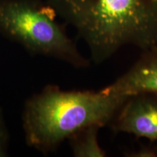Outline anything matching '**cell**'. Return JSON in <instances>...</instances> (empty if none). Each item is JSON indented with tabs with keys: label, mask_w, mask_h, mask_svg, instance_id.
I'll list each match as a JSON object with an SVG mask.
<instances>
[{
	"label": "cell",
	"mask_w": 157,
	"mask_h": 157,
	"mask_svg": "<svg viewBox=\"0 0 157 157\" xmlns=\"http://www.w3.org/2000/svg\"><path fill=\"white\" fill-rule=\"evenodd\" d=\"M89 48L93 61L105 62L120 49L157 48V0H47Z\"/></svg>",
	"instance_id": "6da1fadb"
},
{
	"label": "cell",
	"mask_w": 157,
	"mask_h": 157,
	"mask_svg": "<svg viewBox=\"0 0 157 157\" xmlns=\"http://www.w3.org/2000/svg\"><path fill=\"white\" fill-rule=\"evenodd\" d=\"M129 97L99 91H63L47 85L28 98L22 112L27 146L44 155L55 151L63 141L80 129L103 127Z\"/></svg>",
	"instance_id": "7a4b0ae2"
},
{
	"label": "cell",
	"mask_w": 157,
	"mask_h": 157,
	"mask_svg": "<svg viewBox=\"0 0 157 157\" xmlns=\"http://www.w3.org/2000/svg\"><path fill=\"white\" fill-rule=\"evenodd\" d=\"M56 13L42 0H0V34L34 56L86 68L90 62L57 22Z\"/></svg>",
	"instance_id": "3957f363"
},
{
	"label": "cell",
	"mask_w": 157,
	"mask_h": 157,
	"mask_svg": "<svg viewBox=\"0 0 157 157\" xmlns=\"http://www.w3.org/2000/svg\"><path fill=\"white\" fill-rule=\"evenodd\" d=\"M121 108L116 123L117 131L157 140V99L135 95L127 98Z\"/></svg>",
	"instance_id": "277c9868"
},
{
	"label": "cell",
	"mask_w": 157,
	"mask_h": 157,
	"mask_svg": "<svg viewBox=\"0 0 157 157\" xmlns=\"http://www.w3.org/2000/svg\"><path fill=\"white\" fill-rule=\"evenodd\" d=\"M105 90L125 97L139 94L157 95V48L148 51V56Z\"/></svg>",
	"instance_id": "5b68a950"
},
{
	"label": "cell",
	"mask_w": 157,
	"mask_h": 157,
	"mask_svg": "<svg viewBox=\"0 0 157 157\" xmlns=\"http://www.w3.org/2000/svg\"><path fill=\"white\" fill-rule=\"evenodd\" d=\"M101 127L92 125L80 129L68 140L74 156L104 157L105 152L98 143V132Z\"/></svg>",
	"instance_id": "8992f818"
},
{
	"label": "cell",
	"mask_w": 157,
	"mask_h": 157,
	"mask_svg": "<svg viewBox=\"0 0 157 157\" xmlns=\"http://www.w3.org/2000/svg\"><path fill=\"white\" fill-rule=\"evenodd\" d=\"M9 132L5 117L0 109V157H5L8 154Z\"/></svg>",
	"instance_id": "52a82bcc"
}]
</instances>
